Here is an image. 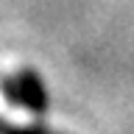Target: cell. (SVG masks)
<instances>
[{
  "instance_id": "cell-2",
  "label": "cell",
  "mask_w": 134,
  "mask_h": 134,
  "mask_svg": "<svg viewBox=\"0 0 134 134\" xmlns=\"http://www.w3.org/2000/svg\"><path fill=\"white\" fill-rule=\"evenodd\" d=\"M0 134H56V131H50L45 126H31V129H25V126H14V123H8V120L0 117Z\"/></svg>"
},
{
  "instance_id": "cell-1",
  "label": "cell",
  "mask_w": 134,
  "mask_h": 134,
  "mask_svg": "<svg viewBox=\"0 0 134 134\" xmlns=\"http://www.w3.org/2000/svg\"><path fill=\"white\" fill-rule=\"evenodd\" d=\"M0 92L11 106H20L31 115H42L48 109V92L45 84L34 70H17L0 78Z\"/></svg>"
}]
</instances>
